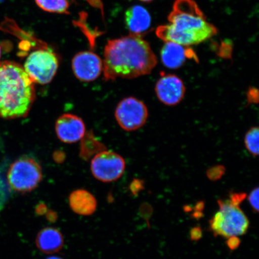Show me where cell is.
<instances>
[{
    "mask_svg": "<svg viewBox=\"0 0 259 259\" xmlns=\"http://www.w3.org/2000/svg\"><path fill=\"white\" fill-rule=\"evenodd\" d=\"M157 63L150 44L141 35L130 34L108 40L103 60V76L106 81L136 78L150 74Z\"/></svg>",
    "mask_w": 259,
    "mask_h": 259,
    "instance_id": "6da1fadb",
    "label": "cell"
},
{
    "mask_svg": "<svg viewBox=\"0 0 259 259\" xmlns=\"http://www.w3.org/2000/svg\"><path fill=\"white\" fill-rule=\"evenodd\" d=\"M169 23L157 28V37L164 42L183 46L199 44L214 36L218 29L206 18L194 0H176L168 16Z\"/></svg>",
    "mask_w": 259,
    "mask_h": 259,
    "instance_id": "7a4b0ae2",
    "label": "cell"
},
{
    "mask_svg": "<svg viewBox=\"0 0 259 259\" xmlns=\"http://www.w3.org/2000/svg\"><path fill=\"white\" fill-rule=\"evenodd\" d=\"M35 98L34 83L24 67L14 61L0 62V118L25 117Z\"/></svg>",
    "mask_w": 259,
    "mask_h": 259,
    "instance_id": "3957f363",
    "label": "cell"
},
{
    "mask_svg": "<svg viewBox=\"0 0 259 259\" xmlns=\"http://www.w3.org/2000/svg\"><path fill=\"white\" fill-rule=\"evenodd\" d=\"M219 210L209 221V228L216 236L228 238L247 233L248 219L239 206L229 199L218 200Z\"/></svg>",
    "mask_w": 259,
    "mask_h": 259,
    "instance_id": "277c9868",
    "label": "cell"
},
{
    "mask_svg": "<svg viewBox=\"0 0 259 259\" xmlns=\"http://www.w3.org/2000/svg\"><path fill=\"white\" fill-rule=\"evenodd\" d=\"M42 170L40 164L33 158L23 157L16 160L10 166L8 181L10 186L16 192H31L40 184Z\"/></svg>",
    "mask_w": 259,
    "mask_h": 259,
    "instance_id": "5b68a950",
    "label": "cell"
},
{
    "mask_svg": "<svg viewBox=\"0 0 259 259\" xmlns=\"http://www.w3.org/2000/svg\"><path fill=\"white\" fill-rule=\"evenodd\" d=\"M59 67L56 54L48 50L32 52L25 60L24 69L33 82L45 85L54 79Z\"/></svg>",
    "mask_w": 259,
    "mask_h": 259,
    "instance_id": "8992f818",
    "label": "cell"
},
{
    "mask_svg": "<svg viewBox=\"0 0 259 259\" xmlns=\"http://www.w3.org/2000/svg\"><path fill=\"white\" fill-rule=\"evenodd\" d=\"M148 111L143 102L129 97L121 100L115 110L116 121L126 131L140 128L147 121Z\"/></svg>",
    "mask_w": 259,
    "mask_h": 259,
    "instance_id": "52a82bcc",
    "label": "cell"
},
{
    "mask_svg": "<svg viewBox=\"0 0 259 259\" xmlns=\"http://www.w3.org/2000/svg\"><path fill=\"white\" fill-rule=\"evenodd\" d=\"M125 167L124 158L111 151H102L97 153L91 164L93 176L103 183L118 180L124 173Z\"/></svg>",
    "mask_w": 259,
    "mask_h": 259,
    "instance_id": "ba28073f",
    "label": "cell"
},
{
    "mask_svg": "<svg viewBox=\"0 0 259 259\" xmlns=\"http://www.w3.org/2000/svg\"><path fill=\"white\" fill-rule=\"evenodd\" d=\"M155 92L158 99L164 105L176 106L182 101L186 87L179 77L163 74L155 84Z\"/></svg>",
    "mask_w": 259,
    "mask_h": 259,
    "instance_id": "9c48e42d",
    "label": "cell"
},
{
    "mask_svg": "<svg viewBox=\"0 0 259 259\" xmlns=\"http://www.w3.org/2000/svg\"><path fill=\"white\" fill-rule=\"evenodd\" d=\"M74 75L82 82H92L103 72V60L92 51L81 52L72 60Z\"/></svg>",
    "mask_w": 259,
    "mask_h": 259,
    "instance_id": "30bf717a",
    "label": "cell"
},
{
    "mask_svg": "<svg viewBox=\"0 0 259 259\" xmlns=\"http://www.w3.org/2000/svg\"><path fill=\"white\" fill-rule=\"evenodd\" d=\"M56 132L58 139L64 143H75L85 135V126L79 116L66 113L57 119Z\"/></svg>",
    "mask_w": 259,
    "mask_h": 259,
    "instance_id": "8fae6325",
    "label": "cell"
},
{
    "mask_svg": "<svg viewBox=\"0 0 259 259\" xmlns=\"http://www.w3.org/2000/svg\"><path fill=\"white\" fill-rule=\"evenodd\" d=\"M161 59L165 66L171 69L180 68L188 59L197 60V56L189 47L174 42H166L161 51Z\"/></svg>",
    "mask_w": 259,
    "mask_h": 259,
    "instance_id": "7c38bea8",
    "label": "cell"
},
{
    "mask_svg": "<svg viewBox=\"0 0 259 259\" xmlns=\"http://www.w3.org/2000/svg\"><path fill=\"white\" fill-rule=\"evenodd\" d=\"M125 21L130 34L141 35L150 29L151 18L149 12L140 6H134L125 12Z\"/></svg>",
    "mask_w": 259,
    "mask_h": 259,
    "instance_id": "4fadbf2b",
    "label": "cell"
},
{
    "mask_svg": "<svg viewBox=\"0 0 259 259\" xmlns=\"http://www.w3.org/2000/svg\"><path fill=\"white\" fill-rule=\"evenodd\" d=\"M38 250L44 253L53 254L60 251L64 245V238L60 230L48 227L41 229L35 238Z\"/></svg>",
    "mask_w": 259,
    "mask_h": 259,
    "instance_id": "5bb4252c",
    "label": "cell"
},
{
    "mask_svg": "<svg viewBox=\"0 0 259 259\" xmlns=\"http://www.w3.org/2000/svg\"><path fill=\"white\" fill-rule=\"evenodd\" d=\"M69 201L70 208L78 215H91L97 209V203L95 197L85 190L73 191L70 194Z\"/></svg>",
    "mask_w": 259,
    "mask_h": 259,
    "instance_id": "9a60e30c",
    "label": "cell"
},
{
    "mask_svg": "<svg viewBox=\"0 0 259 259\" xmlns=\"http://www.w3.org/2000/svg\"><path fill=\"white\" fill-rule=\"evenodd\" d=\"M44 11L60 14H69V4L67 0H35Z\"/></svg>",
    "mask_w": 259,
    "mask_h": 259,
    "instance_id": "2e32d148",
    "label": "cell"
},
{
    "mask_svg": "<svg viewBox=\"0 0 259 259\" xmlns=\"http://www.w3.org/2000/svg\"><path fill=\"white\" fill-rule=\"evenodd\" d=\"M259 129L258 127H251L246 133L244 143L246 149L253 156L259 153Z\"/></svg>",
    "mask_w": 259,
    "mask_h": 259,
    "instance_id": "e0dca14e",
    "label": "cell"
},
{
    "mask_svg": "<svg viewBox=\"0 0 259 259\" xmlns=\"http://www.w3.org/2000/svg\"><path fill=\"white\" fill-rule=\"evenodd\" d=\"M225 172L226 168L224 166L222 165H217L207 170L206 176L210 181H216L221 179Z\"/></svg>",
    "mask_w": 259,
    "mask_h": 259,
    "instance_id": "ac0fdd59",
    "label": "cell"
},
{
    "mask_svg": "<svg viewBox=\"0 0 259 259\" xmlns=\"http://www.w3.org/2000/svg\"><path fill=\"white\" fill-rule=\"evenodd\" d=\"M258 187L252 190L248 196L249 202L255 212H258Z\"/></svg>",
    "mask_w": 259,
    "mask_h": 259,
    "instance_id": "d6986e66",
    "label": "cell"
},
{
    "mask_svg": "<svg viewBox=\"0 0 259 259\" xmlns=\"http://www.w3.org/2000/svg\"><path fill=\"white\" fill-rule=\"evenodd\" d=\"M258 90L255 87H250L247 92L248 104H257L259 101Z\"/></svg>",
    "mask_w": 259,
    "mask_h": 259,
    "instance_id": "ffe728a7",
    "label": "cell"
},
{
    "mask_svg": "<svg viewBox=\"0 0 259 259\" xmlns=\"http://www.w3.org/2000/svg\"><path fill=\"white\" fill-rule=\"evenodd\" d=\"M247 197L245 193H232L230 194V201L234 205L239 206Z\"/></svg>",
    "mask_w": 259,
    "mask_h": 259,
    "instance_id": "44dd1931",
    "label": "cell"
},
{
    "mask_svg": "<svg viewBox=\"0 0 259 259\" xmlns=\"http://www.w3.org/2000/svg\"><path fill=\"white\" fill-rule=\"evenodd\" d=\"M140 213L142 218L148 222L149 219L151 218L152 213H153V208L148 203H144L141 206Z\"/></svg>",
    "mask_w": 259,
    "mask_h": 259,
    "instance_id": "7402d4cb",
    "label": "cell"
},
{
    "mask_svg": "<svg viewBox=\"0 0 259 259\" xmlns=\"http://www.w3.org/2000/svg\"><path fill=\"white\" fill-rule=\"evenodd\" d=\"M144 189V183L140 180H135L131 185V190L134 195L137 196L142 190Z\"/></svg>",
    "mask_w": 259,
    "mask_h": 259,
    "instance_id": "603a6c76",
    "label": "cell"
},
{
    "mask_svg": "<svg viewBox=\"0 0 259 259\" xmlns=\"http://www.w3.org/2000/svg\"><path fill=\"white\" fill-rule=\"evenodd\" d=\"M241 244V240L236 236H231L226 241V245L231 250H235L239 247Z\"/></svg>",
    "mask_w": 259,
    "mask_h": 259,
    "instance_id": "cb8c5ba5",
    "label": "cell"
},
{
    "mask_svg": "<svg viewBox=\"0 0 259 259\" xmlns=\"http://www.w3.org/2000/svg\"><path fill=\"white\" fill-rule=\"evenodd\" d=\"M190 238L192 240L196 241L200 240L202 237V231L200 226L194 227L190 232Z\"/></svg>",
    "mask_w": 259,
    "mask_h": 259,
    "instance_id": "d4e9b609",
    "label": "cell"
},
{
    "mask_svg": "<svg viewBox=\"0 0 259 259\" xmlns=\"http://www.w3.org/2000/svg\"><path fill=\"white\" fill-rule=\"evenodd\" d=\"M48 208L46 205L43 203H40L35 208V213L38 215L46 214Z\"/></svg>",
    "mask_w": 259,
    "mask_h": 259,
    "instance_id": "484cf974",
    "label": "cell"
},
{
    "mask_svg": "<svg viewBox=\"0 0 259 259\" xmlns=\"http://www.w3.org/2000/svg\"><path fill=\"white\" fill-rule=\"evenodd\" d=\"M47 219L49 222L53 223L56 222L58 218L57 213L52 210H48L46 213Z\"/></svg>",
    "mask_w": 259,
    "mask_h": 259,
    "instance_id": "4316f807",
    "label": "cell"
},
{
    "mask_svg": "<svg viewBox=\"0 0 259 259\" xmlns=\"http://www.w3.org/2000/svg\"><path fill=\"white\" fill-rule=\"evenodd\" d=\"M205 208V203L203 201L197 202L196 205L194 207V211L203 212V210Z\"/></svg>",
    "mask_w": 259,
    "mask_h": 259,
    "instance_id": "83f0119b",
    "label": "cell"
},
{
    "mask_svg": "<svg viewBox=\"0 0 259 259\" xmlns=\"http://www.w3.org/2000/svg\"><path fill=\"white\" fill-rule=\"evenodd\" d=\"M203 216V212L194 211L192 214V218L196 220L201 219Z\"/></svg>",
    "mask_w": 259,
    "mask_h": 259,
    "instance_id": "f1b7e54d",
    "label": "cell"
},
{
    "mask_svg": "<svg viewBox=\"0 0 259 259\" xmlns=\"http://www.w3.org/2000/svg\"><path fill=\"white\" fill-rule=\"evenodd\" d=\"M184 210L185 212H190L192 211L193 208L192 207H191L189 205H187L184 207Z\"/></svg>",
    "mask_w": 259,
    "mask_h": 259,
    "instance_id": "f546056e",
    "label": "cell"
},
{
    "mask_svg": "<svg viewBox=\"0 0 259 259\" xmlns=\"http://www.w3.org/2000/svg\"><path fill=\"white\" fill-rule=\"evenodd\" d=\"M46 259H63V258H61L60 257H58V256H51V257H48Z\"/></svg>",
    "mask_w": 259,
    "mask_h": 259,
    "instance_id": "4dcf8cb0",
    "label": "cell"
},
{
    "mask_svg": "<svg viewBox=\"0 0 259 259\" xmlns=\"http://www.w3.org/2000/svg\"><path fill=\"white\" fill-rule=\"evenodd\" d=\"M140 1L144 2H149L153 1V0H140Z\"/></svg>",
    "mask_w": 259,
    "mask_h": 259,
    "instance_id": "1f68e13d",
    "label": "cell"
},
{
    "mask_svg": "<svg viewBox=\"0 0 259 259\" xmlns=\"http://www.w3.org/2000/svg\"><path fill=\"white\" fill-rule=\"evenodd\" d=\"M2 56V50H1V47H0V57H1Z\"/></svg>",
    "mask_w": 259,
    "mask_h": 259,
    "instance_id": "d6a6232c",
    "label": "cell"
}]
</instances>
